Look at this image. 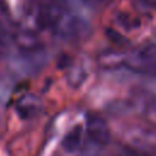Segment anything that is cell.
I'll return each mask as SVG.
<instances>
[{
    "label": "cell",
    "mask_w": 156,
    "mask_h": 156,
    "mask_svg": "<svg viewBox=\"0 0 156 156\" xmlns=\"http://www.w3.org/2000/svg\"><path fill=\"white\" fill-rule=\"evenodd\" d=\"M89 32H90L89 22L84 17L72 12L68 7H66L57 24L52 29V33L55 35L67 40L83 39L89 34Z\"/></svg>",
    "instance_id": "7a4b0ae2"
},
{
    "label": "cell",
    "mask_w": 156,
    "mask_h": 156,
    "mask_svg": "<svg viewBox=\"0 0 156 156\" xmlns=\"http://www.w3.org/2000/svg\"><path fill=\"white\" fill-rule=\"evenodd\" d=\"M101 65L115 67L116 65H123V56L118 55L117 52H105L101 55Z\"/></svg>",
    "instance_id": "ba28073f"
},
{
    "label": "cell",
    "mask_w": 156,
    "mask_h": 156,
    "mask_svg": "<svg viewBox=\"0 0 156 156\" xmlns=\"http://www.w3.org/2000/svg\"><path fill=\"white\" fill-rule=\"evenodd\" d=\"M112 156H144V155L141 154V151H136L133 149H124L123 151H119Z\"/></svg>",
    "instance_id": "9c48e42d"
},
{
    "label": "cell",
    "mask_w": 156,
    "mask_h": 156,
    "mask_svg": "<svg viewBox=\"0 0 156 156\" xmlns=\"http://www.w3.org/2000/svg\"><path fill=\"white\" fill-rule=\"evenodd\" d=\"M13 40L23 52H34L41 48V43L38 37L33 32L27 29L15 30Z\"/></svg>",
    "instance_id": "277c9868"
},
{
    "label": "cell",
    "mask_w": 156,
    "mask_h": 156,
    "mask_svg": "<svg viewBox=\"0 0 156 156\" xmlns=\"http://www.w3.org/2000/svg\"><path fill=\"white\" fill-rule=\"evenodd\" d=\"M16 110L22 118H24V119L32 118L41 110V101L34 95H30V94L23 95L17 101Z\"/></svg>",
    "instance_id": "5b68a950"
},
{
    "label": "cell",
    "mask_w": 156,
    "mask_h": 156,
    "mask_svg": "<svg viewBox=\"0 0 156 156\" xmlns=\"http://www.w3.org/2000/svg\"><path fill=\"white\" fill-rule=\"evenodd\" d=\"M5 6L2 4H0V41L2 38H6L9 35H13L15 30H12V24L10 21L9 15L5 12Z\"/></svg>",
    "instance_id": "52a82bcc"
},
{
    "label": "cell",
    "mask_w": 156,
    "mask_h": 156,
    "mask_svg": "<svg viewBox=\"0 0 156 156\" xmlns=\"http://www.w3.org/2000/svg\"><path fill=\"white\" fill-rule=\"evenodd\" d=\"M149 6H151V7H154V9H156V0H144Z\"/></svg>",
    "instance_id": "30bf717a"
},
{
    "label": "cell",
    "mask_w": 156,
    "mask_h": 156,
    "mask_svg": "<svg viewBox=\"0 0 156 156\" xmlns=\"http://www.w3.org/2000/svg\"><path fill=\"white\" fill-rule=\"evenodd\" d=\"M1 54H2V49H1V41H0V58H1Z\"/></svg>",
    "instance_id": "8fae6325"
},
{
    "label": "cell",
    "mask_w": 156,
    "mask_h": 156,
    "mask_svg": "<svg viewBox=\"0 0 156 156\" xmlns=\"http://www.w3.org/2000/svg\"><path fill=\"white\" fill-rule=\"evenodd\" d=\"M87 133L89 138L98 145H106L111 139L107 122L99 115L90 113L87 117Z\"/></svg>",
    "instance_id": "3957f363"
},
{
    "label": "cell",
    "mask_w": 156,
    "mask_h": 156,
    "mask_svg": "<svg viewBox=\"0 0 156 156\" xmlns=\"http://www.w3.org/2000/svg\"><path fill=\"white\" fill-rule=\"evenodd\" d=\"M122 66L135 73L156 76V44H145L132 50L123 56Z\"/></svg>",
    "instance_id": "6da1fadb"
},
{
    "label": "cell",
    "mask_w": 156,
    "mask_h": 156,
    "mask_svg": "<svg viewBox=\"0 0 156 156\" xmlns=\"http://www.w3.org/2000/svg\"><path fill=\"white\" fill-rule=\"evenodd\" d=\"M82 135H83V129L80 126H76L74 128H72L62 139V147L67 151V152H74L82 143Z\"/></svg>",
    "instance_id": "8992f818"
}]
</instances>
